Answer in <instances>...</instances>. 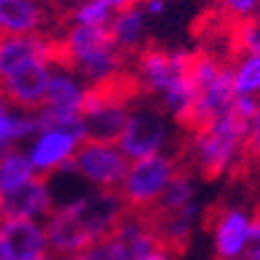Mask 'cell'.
Segmentation results:
<instances>
[{
  "mask_svg": "<svg viewBox=\"0 0 260 260\" xmlns=\"http://www.w3.org/2000/svg\"><path fill=\"white\" fill-rule=\"evenodd\" d=\"M140 7L146 13L148 21L150 19H162L171 9V0H142Z\"/></svg>",
  "mask_w": 260,
  "mask_h": 260,
  "instance_id": "obj_26",
  "label": "cell"
},
{
  "mask_svg": "<svg viewBox=\"0 0 260 260\" xmlns=\"http://www.w3.org/2000/svg\"><path fill=\"white\" fill-rule=\"evenodd\" d=\"M69 167L90 185L98 189H115L121 185L129 160L117 144L81 142L69 160Z\"/></svg>",
  "mask_w": 260,
  "mask_h": 260,
  "instance_id": "obj_4",
  "label": "cell"
},
{
  "mask_svg": "<svg viewBox=\"0 0 260 260\" xmlns=\"http://www.w3.org/2000/svg\"><path fill=\"white\" fill-rule=\"evenodd\" d=\"M142 260H175L173 258V250H169V248H165V246H156L150 254H146Z\"/></svg>",
  "mask_w": 260,
  "mask_h": 260,
  "instance_id": "obj_28",
  "label": "cell"
},
{
  "mask_svg": "<svg viewBox=\"0 0 260 260\" xmlns=\"http://www.w3.org/2000/svg\"><path fill=\"white\" fill-rule=\"evenodd\" d=\"M254 121L260 123V96L256 98V117H254ZM254 121H252V123H254Z\"/></svg>",
  "mask_w": 260,
  "mask_h": 260,
  "instance_id": "obj_30",
  "label": "cell"
},
{
  "mask_svg": "<svg viewBox=\"0 0 260 260\" xmlns=\"http://www.w3.org/2000/svg\"><path fill=\"white\" fill-rule=\"evenodd\" d=\"M3 117H7V104L0 100V119H3Z\"/></svg>",
  "mask_w": 260,
  "mask_h": 260,
  "instance_id": "obj_31",
  "label": "cell"
},
{
  "mask_svg": "<svg viewBox=\"0 0 260 260\" xmlns=\"http://www.w3.org/2000/svg\"><path fill=\"white\" fill-rule=\"evenodd\" d=\"M77 221L83 225V229L90 233L92 242H100L106 235H111L117 223L127 212V204L121 198L117 189H96L73 204L67 206Z\"/></svg>",
  "mask_w": 260,
  "mask_h": 260,
  "instance_id": "obj_6",
  "label": "cell"
},
{
  "mask_svg": "<svg viewBox=\"0 0 260 260\" xmlns=\"http://www.w3.org/2000/svg\"><path fill=\"white\" fill-rule=\"evenodd\" d=\"M237 40H240L246 54H260V0H258L254 15L250 19H244L240 23Z\"/></svg>",
  "mask_w": 260,
  "mask_h": 260,
  "instance_id": "obj_22",
  "label": "cell"
},
{
  "mask_svg": "<svg viewBox=\"0 0 260 260\" xmlns=\"http://www.w3.org/2000/svg\"><path fill=\"white\" fill-rule=\"evenodd\" d=\"M250 227L252 216L242 208H229L216 219L212 240L214 250L221 260L244 258L250 242Z\"/></svg>",
  "mask_w": 260,
  "mask_h": 260,
  "instance_id": "obj_12",
  "label": "cell"
},
{
  "mask_svg": "<svg viewBox=\"0 0 260 260\" xmlns=\"http://www.w3.org/2000/svg\"><path fill=\"white\" fill-rule=\"evenodd\" d=\"M0 260H11V258L7 256V252L3 250V246H0Z\"/></svg>",
  "mask_w": 260,
  "mask_h": 260,
  "instance_id": "obj_33",
  "label": "cell"
},
{
  "mask_svg": "<svg viewBox=\"0 0 260 260\" xmlns=\"http://www.w3.org/2000/svg\"><path fill=\"white\" fill-rule=\"evenodd\" d=\"M244 260H260V214L252 216L250 242H248V248H246Z\"/></svg>",
  "mask_w": 260,
  "mask_h": 260,
  "instance_id": "obj_25",
  "label": "cell"
},
{
  "mask_svg": "<svg viewBox=\"0 0 260 260\" xmlns=\"http://www.w3.org/2000/svg\"><path fill=\"white\" fill-rule=\"evenodd\" d=\"M0 246L11 260H31L46 254V235L36 221L13 219L0 225Z\"/></svg>",
  "mask_w": 260,
  "mask_h": 260,
  "instance_id": "obj_13",
  "label": "cell"
},
{
  "mask_svg": "<svg viewBox=\"0 0 260 260\" xmlns=\"http://www.w3.org/2000/svg\"><path fill=\"white\" fill-rule=\"evenodd\" d=\"M102 5H106L113 13H119V11H125V9H132V7H138L142 0H100Z\"/></svg>",
  "mask_w": 260,
  "mask_h": 260,
  "instance_id": "obj_27",
  "label": "cell"
},
{
  "mask_svg": "<svg viewBox=\"0 0 260 260\" xmlns=\"http://www.w3.org/2000/svg\"><path fill=\"white\" fill-rule=\"evenodd\" d=\"M193 90H196V94H193V104L185 123L202 127L216 117L227 115L235 98L231 67H221L214 77L200 85H193Z\"/></svg>",
  "mask_w": 260,
  "mask_h": 260,
  "instance_id": "obj_8",
  "label": "cell"
},
{
  "mask_svg": "<svg viewBox=\"0 0 260 260\" xmlns=\"http://www.w3.org/2000/svg\"><path fill=\"white\" fill-rule=\"evenodd\" d=\"M196 196H198V191H196L193 179L189 175H183V173H177L167 185V189L162 191V196L156 204L160 212H175V210H181L193 202H198Z\"/></svg>",
  "mask_w": 260,
  "mask_h": 260,
  "instance_id": "obj_18",
  "label": "cell"
},
{
  "mask_svg": "<svg viewBox=\"0 0 260 260\" xmlns=\"http://www.w3.org/2000/svg\"><path fill=\"white\" fill-rule=\"evenodd\" d=\"M169 136H171L169 121L160 108L138 106L129 111L125 129L117 146L125 154V158L132 162L165 152Z\"/></svg>",
  "mask_w": 260,
  "mask_h": 260,
  "instance_id": "obj_3",
  "label": "cell"
},
{
  "mask_svg": "<svg viewBox=\"0 0 260 260\" xmlns=\"http://www.w3.org/2000/svg\"><path fill=\"white\" fill-rule=\"evenodd\" d=\"M237 260H244V258H237Z\"/></svg>",
  "mask_w": 260,
  "mask_h": 260,
  "instance_id": "obj_34",
  "label": "cell"
},
{
  "mask_svg": "<svg viewBox=\"0 0 260 260\" xmlns=\"http://www.w3.org/2000/svg\"><path fill=\"white\" fill-rule=\"evenodd\" d=\"M77 146L79 142L73 136L60 132V129H48V132H40V138L31 146L27 158L34 171H38V175L46 177L71 160Z\"/></svg>",
  "mask_w": 260,
  "mask_h": 260,
  "instance_id": "obj_14",
  "label": "cell"
},
{
  "mask_svg": "<svg viewBox=\"0 0 260 260\" xmlns=\"http://www.w3.org/2000/svg\"><path fill=\"white\" fill-rule=\"evenodd\" d=\"M248 142L252 144V148H254V152L260 156V123H252L250 125V132H248Z\"/></svg>",
  "mask_w": 260,
  "mask_h": 260,
  "instance_id": "obj_29",
  "label": "cell"
},
{
  "mask_svg": "<svg viewBox=\"0 0 260 260\" xmlns=\"http://www.w3.org/2000/svg\"><path fill=\"white\" fill-rule=\"evenodd\" d=\"M34 177H36V171L29 158L21 152H13L0 162V191L13 189Z\"/></svg>",
  "mask_w": 260,
  "mask_h": 260,
  "instance_id": "obj_20",
  "label": "cell"
},
{
  "mask_svg": "<svg viewBox=\"0 0 260 260\" xmlns=\"http://www.w3.org/2000/svg\"><path fill=\"white\" fill-rule=\"evenodd\" d=\"M158 246L154 229L140 216L123 214L111 235L92 244L88 250L90 260H142Z\"/></svg>",
  "mask_w": 260,
  "mask_h": 260,
  "instance_id": "obj_5",
  "label": "cell"
},
{
  "mask_svg": "<svg viewBox=\"0 0 260 260\" xmlns=\"http://www.w3.org/2000/svg\"><path fill=\"white\" fill-rule=\"evenodd\" d=\"M31 260H54V258H52V256H48V254H40V256L31 258Z\"/></svg>",
  "mask_w": 260,
  "mask_h": 260,
  "instance_id": "obj_32",
  "label": "cell"
},
{
  "mask_svg": "<svg viewBox=\"0 0 260 260\" xmlns=\"http://www.w3.org/2000/svg\"><path fill=\"white\" fill-rule=\"evenodd\" d=\"M198 214H200L198 202H193L175 212H162V219L158 221L160 225L154 231L158 244L169 250H177L185 246L193 233V227H196Z\"/></svg>",
  "mask_w": 260,
  "mask_h": 260,
  "instance_id": "obj_17",
  "label": "cell"
},
{
  "mask_svg": "<svg viewBox=\"0 0 260 260\" xmlns=\"http://www.w3.org/2000/svg\"><path fill=\"white\" fill-rule=\"evenodd\" d=\"M44 19L36 0H0V36H44Z\"/></svg>",
  "mask_w": 260,
  "mask_h": 260,
  "instance_id": "obj_15",
  "label": "cell"
},
{
  "mask_svg": "<svg viewBox=\"0 0 260 260\" xmlns=\"http://www.w3.org/2000/svg\"><path fill=\"white\" fill-rule=\"evenodd\" d=\"M231 71L235 96H260V54H246Z\"/></svg>",
  "mask_w": 260,
  "mask_h": 260,
  "instance_id": "obj_19",
  "label": "cell"
},
{
  "mask_svg": "<svg viewBox=\"0 0 260 260\" xmlns=\"http://www.w3.org/2000/svg\"><path fill=\"white\" fill-rule=\"evenodd\" d=\"M189 58L183 52H171L160 48H146L138 58V77L144 90L160 96L171 83L183 77L189 69Z\"/></svg>",
  "mask_w": 260,
  "mask_h": 260,
  "instance_id": "obj_10",
  "label": "cell"
},
{
  "mask_svg": "<svg viewBox=\"0 0 260 260\" xmlns=\"http://www.w3.org/2000/svg\"><path fill=\"white\" fill-rule=\"evenodd\" d=\"M44 235H46V246L60 256L83 252L94 244L90 233L83 229V225L77 221V216L67 206L54 208L46 216Z\"/></svg>",
  "mask_w": 260,
  "mask_h": 260,
  "instance_id": "obj_11",
  "label": "cell"
},
{
  "mask_svg": "<svg viewBox=\"0 0 260 260\" xmlns=\"http://www.w3.org/2000/svg\"><path fill=\"white\" fill-rule=\"evenodd\" d=\"M52 212V200L48 193V181L38 175L13 189L0 191V223L13 219H38Z\"/></svg>",
  "mask_w": 260,
  "mask_h": 260,
  "instance_id": "obj_9",
  "label": "cell"
},
{
  "mask_svg": "<svg viewBox=\"0 0 260 260\" xmlns=\"http://www.w3.org/2000/svg\"><path fill=\"white\" fill-rule=\"evenodd\" d=\"M250 125L235 119L229 111L198 127L191 144V158L200 173L208 177H219L240 158L244 144L248 142Z\"/></svg>",
  "mask_w": 260,
  "mask_h": 260,
  "instance_id": "obj_1",
  "label": "cell"
},
{
  "mask_svg": "<svg viewBox=\"0 0 260 260\" xmlns=\"http://www.w3.org/2000/svg\"><path fill=\"white\" fill-rule=\"evenodd\" d=\"M73 25H108L113 19V11L100 0H81L69 11Z\"/></svg>",
  "mask_w": 260,
  "mask_h": 260,
  "instance_id": "obj_21",
  "label": "cell"
},
{
  "mask_svg": "<svg viewBox=\"0 0 260 260\" xmlns=\"http://www.w3.org/2000/svg\"><path fill=\"white\" fill-rule=\"evenodd\" d=\"M50 79L48 62L36 58L15 69L0 83V100L11 102L23 111H40L44 104L46 85Z\"/></svg>",
  "mask_w": 260,
  "mask_h": 260,
  "instance_id": "obj_7",
  "label": "cell"
},
{
  "mask_svg": "<svg viewBox=\"0 0 260 260\" xmlns=\"http://www.w3.org/2000/svg\"><path fill=\"white\" fill-rule=\"evenodd\" d=\"M229 15L237 17V19H250L258 7V0H216Z\"/></svg>",
  "mask_w": 260,
  "mask_h": 260,
  "instance_id": "obj_24",
  "label": "cell"
},
{
  "mask_svg": "<svg viewBox=\"0 0 260 260\" xmlns=\"http://www.w3.org/2000/svg\"><path fill=\"white\" fill-rule=\"evenodd\" d=\"M231 113L246 125H252L256 117V96H235L231 104Z\"/></svg>",
  "mask_w": 260,
  "mask_h": 260,
  "instance_id": "obj_23",
  "label": "cell"
},
{
  "mask_svg": "<svg viewBox=\"0 0 260 260\" xmlns=\"http://www.w3.org/2000/svg\"><path fill=\"white\" fill-rule=\"evenodd\" d=\"M177 175V167L167 152L152 154L140 160H132L119 185V193L125 204L134 208H146L160 200L162 191Z\"/></svg>",
  "mask_w": 260,
  "mask_h": 260,
  "instance_id": "obj_2",
  "label": "cell"
},
{
  "mask_svg": "<svg viewBox=\"0 0 260 260\" xmlns=\"http://www.w3.org/2000/svg\"><path fill=\"white\" fill-rule=\"evenodd\" d=\"M113 44L125 52H142L148 40V17L142 7H132L119 13H113V19L108 23Z\"/></svg>",
  "mask_w": 260,
  "mask_h": 260,
  "instance_id": "obj_16",
  "label": "cell"
}]
</instances>
